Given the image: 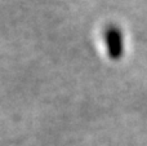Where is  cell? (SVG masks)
I'll return each mask as SVG.
<instances>
[{
  "mask_svg": "<svg viewBox=\"0 0 147 146\" xmlns=\"http://www.w3.org/2000/svg\"><path fill=\"white\" fill-rule=\"evenodd\" d=\"M105 43H106L107 54L111 59H120L124 53L123 34L116 26L111 25L105 31Z\"/></svg>",
  "mask_w": 147,
  "mask_h": 146,
  "instance_id": "obj_1",
  "label": "cell"
}]
</instances>
